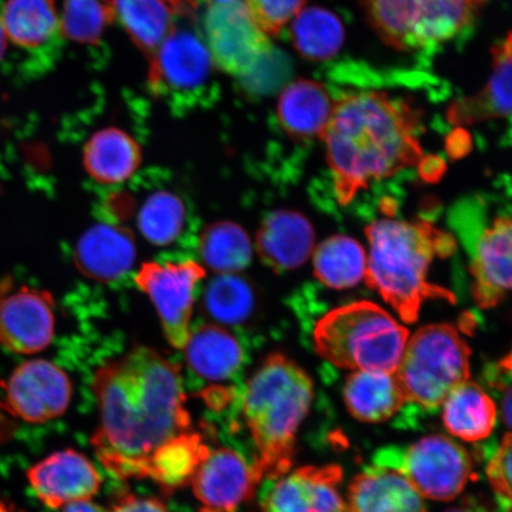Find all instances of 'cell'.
I'll list each match as a JSON object with an SVG mask.
<instances>
[{"label": "cell", "instance_id": "6da1fadb", "mask_svg": "<svg viewBox=\"0 0 512 512\" xmlns=\"http://www.w3.org/2000/svg\"><path fill=\"white\" fill-rule=\"evenodd\" d=\"M100 425L92 446L120 479L146 478L152 454L191 431L181 371L158 351L137 347L94 375Z\"/></svg>", "mask_w": 512, "mask_h": 512}, {"label": "cell", "instance_id": "7a4b0ae2", "mask_svg": "<svg viewBox=\"0 0 512 512\" xmlns=\"http://www.w3.org/2000/svg\"><path fill=\"white\" fill-rule=\"evenodd\" d=\"M421 125L418 108L387 93H350L336 101L320 138L339 204L347 206L371 182L419 165Z\"/></svg>", "mask_w": 512, "mask_h": 512}, {"label": "cell", "instance_id": "3957f363", "mask_svg": "<svg viewBox=\"0 0 512 512\" xmlns=\"http://www.w3.org/2000/svg\"><path fill=\"white\" fill-rule=\"evenodd\" d=\"M370 252L364 281L413 324L427 300L456 303L454 294L428 281L433 261L456 252L454 236L430 221L380 219L366 229Z\"/></svg>", "mask_w": 512, "mask_h": 512}, {"label": "cell", "instance_id": "277c9868", "mask_svg": "<svg viewBox=\"0 0 512 512\" xmlns=\"http://www.w3.org/2000/svg\"><path fill=\"white\" fill-rule=\"evenodd\" d=\"M313 399L311 377L283 354H271L247 382L242 412L255 444L256 473L278 479L291 470L300 425Z\"/></svg>", "mask_w": 512, "mask_h": 512}, {"label": "cell", "instance_id": "5b68a950", "mask_svg": "<svg viewBox=\"0 0 512 512\" xmlns=\"http://www.w3.org/2000/svg\"><path fill=\"white\" fill-rule=\"evenodd\" d=\"M408 338L405 326L368 300L337 307L313 330L317 354L338 368L354 371L394 373Z\"/></svg>", "mask_w": 512, "mask_h": 512}, {"label": "cell", "instance_id": "8992f818", "mask_svg": "<svg viewBox=\"0 0 512 512\" xmlns=\"http://www.w3.org/2000/svg\"><path fill=\"white\" fill-rule=\"evenodd\" d=\"M470 357L456 326L426 325L408 338L394 374L406 401L438 408L454 388L470 380Z\"/></svg>", "mask_w": 512, "mask_h": 512}, {"label": "cell", "instance_id": "52a82bcc", "mask_svg": "<svg viewBox=\"0 0 512 512\" xmlns=\"http://www.w3.org/2000/svg\"><path fill=\"white\" fill-rule=\"evenodd\" d=\"M484 0H361L370 27L388 47L416 51L453 40Z\"/></svg>", "mask_w": 512, "mask_h": 512}, {"label": "cell", "instance_id": "ba28073f", "mask_svg": "<svg viewBox=\"0 0 512 512\" xmlns=\"http://www.w3.org/2000/svg\"><path fill=\"white\" fill-rule=\"evenodd\" d=\"M206 275V268L190 259L145 262L136 273L134 281L155 307L172 348L182 350L188 341L196 288Z\"/></svg>", "mask_w": 512, "mask_h": 512}, {"label": "cell", "instance_id": "9c48e42d", "mask_svg": "<svg viewBox=\"0 0 512 512\" xmlns=\"http://www.w3.org/2000/svg\"><path fill=\"white\" fill-rule=\"evenodd\" d=\"M203 34L214 66L233 76L252 74L272 50L270 36L253 21L245 2L209 5Z\"/></svg>", "mask_w": 512, "mask_h": 512}, {"label": "cell", "instance_id": "30bf717a", "mask_svg": "<svg viewBox=\"0 0 512 512\" xmlns=\"http://www.w3.org/2000/svg\"><path fill=\"white\" fill-rule=\"evenodd\" d=\"M393 469L401 472L422 497L440 502L462 494L473 477L469 453L444 435L416 441Z\"/></svg>", "mask_w": 512, "mask_h": 512}, {"label": "cell", "instance_id": "8fae6325", "mask_svg": "<svg viewBox=\"0 0 512 512\" xmlns=\"http://www.w3.org/2000/svg\"><path fill=\"white\" fill-rule=\"evenodd\" d=\"M4 411L31 424H43L66 413L73 395L69 376L47 360L25 361L3 383Z\"/></svg>", "mask_w": 512, "mask_h": 512}, {"label": "cell", "instance_id": "7c38bea8", "mask_svg": "<svg viewBox=\"0 0 512 512\" xmlns=\"http://www.w3.org/2000/svg\"><path fill=\"white\" fill-rule=\"evenodd\" d=\"M55 302L48 291L8 287L0 294V345L18 355H35L53 342Z\"/></svg>", "mask_w": 512, "mask_h": 512}, {"label": "cell", "instance_id": "4fadbf2b", "mask_svg": "<svg viewBox=\"0 0 512 512\" xmlns=\"http://www.w3.org/2000/svg\"><path fill=\"white\" fill-rule=\"evenodd\" d=\"M213 61L206 44L188 30H175L150 56L151 92L160 98L189 96L207 86Z\"/></svg>", "mask_w": 512, "mask_h": 512}, {"label": "cell", "instance_id": "5bb4252c", "mask_svg": "<svg viewBox=\"0 0 512 512\" xmlns=\"http://www.w3.org/2000/svg\"><path fill=\"white\" fill-rule=\"evenodd\" d=\"M261 482L255 467L229 448L210 451L191 479L200 512H238Z\"/></svg>", "mask_w": 512, "mask_h": 512}, {"label": "cell", "instance_id": "9a60e30c", "mask_svg": "<svg viewBox=\"0 0 512 512\" xmlns=\"http://www.w3.org/2000/svg\"><path fill=\"white\" fill-rule=\"evenodd\" d=\"M27 476L37 498L51 509L91 501L101 486L99 472L83 454L74 450L50 454L30 467Z\"/></svg>", "mask_w": 512, "mask_h": 512}, {"label": "cell", "instance_id": "2e32d148", "mask_svg": "<svg viewBox=\"0 0 512 512\" xmlns=\"http://www.w3.org/2000/svg\"><path fill=\"white\" fill-rule=\"evenodd\" d=\"M343 471L338 465L304 466L278 478L262 504V512H345L338 486Z\"/></svg>", "mask_w": 512, "mask_h": 512}, {"label": "cell", "instance_id": "e0dca14e", "mask_svg": "<svg viewBox=\"0 0 512 512\" xmlns=\"http://www.w3.org/2000/svg\"><path fill=\"white\" fill-rule=\"evenodd\" d=\"M511 220L501 216L484 230L473 254L472 296L480 309H494L511 287Z\"/></svg>", "mask_w": 512, "mask_h": 512}, {"label": "cell", "instance_id": "ac0fdd59", "mask_svg": "<svg viewBox=\"0 0 512 512\" xmlns=\"http://www.w3.org/2000/svg\"><path fill=\"white\" fill-rule=\"evenodd\" d=\"M137 258L133 235L126 228L101 223L89 228L76 243L74 262L85 277L113 283L132 270Z\"/></svg>", "mask_w": 512, "mask_h": 512}, {"label": "cell", "instance_id": "d6986e66", "mask_svg": "<svg viewBox=\"0 0 512 512\" xmlns=\"http://www.w3.org/2000/svg\"><path fill=\"white\" fill-rule=\"evenodd\" d=\"M256 251L273 271L296 270L315 251V229L298 211H274L256 234Z\"/></svg>", "mask_w": 512, "mask_h": 512}, {"label": "cell", "instance_id": "ffe728a7", "mask_svg": "<svg viewBox=\"0 0 512 512\" xmlns=\"http://www.w3.org/2000/svg\"><path fill=\"white\" fill-rule=\"evenodd\" d=\"M345 512H428L422 497L398 470L376 466L349 486Z\"/></svg>", "mask_w": 512, "mask_h": 512}, {"label": "cell", "instance_id": "44dd1931", "mask_svg": "<svg viewBox=\"0 0 512 512\" xmlns=\"http://www.w3.org/2000/svg\"><path fill=\"white\" fill-rule=\"evenodd\" d=\"M511 34L492 48V74L484 88L458 99L448 107L447 120L453 125H471L511 114Z\"/></svg>", "mask_w": 512, "mask_h": 512}, {"label": "cell", "instance_id": "7402d4cb", "mask_svg": "<svg viewBox=\"0 0 512 512\" xmlns=\"http://www.w3.org/2000/svg\"><path fill=\"white\" fill-rule=\"evenodd\" d=\"M335 102L322 83L299 79L280 94L277 117L281 128L294 140L320 138L329 124Z\"/></svg>", "mask_w": 512, "mask_h": 512}, {"label": "cell", "instance_id": "603a6c76", "mask_svg": "<svg viewBox=\"0 0 512 512\" xmlns=\"http://www.w3.org/2000/svg\"><path fill=\"white\" fill-rule=\"evenodd\" d=\"M82 162L94 181L105 185L121 184L142 165V147L127 132L108 127L89 138L83 147Z\"/></svg>", "mask_w": 512, "mask_h": 512}, {"label": "cell", "instance_id": "cb8c5ba5", "mask_svg": "<svg viewBox=\"0 0 512 512\" xmlns=\"http://www.w3.org/2000/svg\"><path fill=\"white\" fill-rule=\"evenodd\" d=\"M0 21L12 46L37 53L61 31L55 0H0Z\"/></svg>", "mask_w": 512, "mask_h": 512}, {"label": "cell", "instance_id": "d4e9b609", "mask_svg": "<svg viewBox=\"0 0 512 512\" xmlns=\"http://www.w3.org/2000/svg\"><path fill=\"white\" fill-rule=\"evenodd\" d=\"M182 350L191 370L207 381L229 379L243 362L238 339L224 326L214 323L191 331Z\"/></svg>", "mask_w": 512, "mask_h": 512}, {"label": "cell", "instance_id": "484cf974", "mask_svg": "<svg viewBox=\"0 0 512 512\" xmlns=\"http://www.w3.org/2000/svg\"><path fill=\"white\" fill-rule=\"evenodd\" d=\"M343 396L350 414L369 424L392 418L407 402L395 374L386 371H354Z\"/></svg>", "mask_w": 512, "mask_h": 512}, {"label": "cell", "instance_id": "4316f807", "mask_svg": "<svg viewBox=\"0 0 512 512\" xmlns=\"http://www.w3.org/2000/svg\"><path fill=\"white\" fill-rule=\"evenodd\" d=\"M136 46L151 56L177 28L176 11L165 0H104Z\"/></svg>", "mask_w": 512, "mask_h": 512}, {"label": "cell", "instance_id": "83f0119b", "mask_svg": "<svg viewBox=\"0 0 512 512\" xmlns=\"http://www.w3.org/2000/svg\"><path fill=\"white\" fill-rule=\"evenodd\" d=\"M443 420L448 433L466 441L488 438L494 430L497 408L477 383L466 381L454 388L443 402Z\"/></svg>", "mask_w": 512, "mask_h": 512}, {"label": "cell", "instance_id": "f1b7e54d", "mask_svg": "<svg viewBox=\"0 0 512 512\" xmlns=\"http://www.w3.org/2000/svg\"><path fill=\"white\" fill-rule=\"evenodd\" d=\"M209 452L200 434L190 431L179 435L152 454L146 478L166 492L175 491L190 484Z\"/></svg>", "mask_w": 512, "mask_h": 512}, {"label": "cell", "instance_id": "f546056e", "mask_svg": "<svg viewBox=\"0 0 512 512\" xmlns=\"http://www.w3.org/2000/svg\"><path fill=\"white\" fill-rule=\"evenodd\" d=\"M313 271L320 283L345 290L364 280L367 255L361 243L345 235L326 239L313 251Z\"/></svg>", "mask_w": 512, "mask_h": 512}, {"label": "cell", "instance_id": "4dcf8cb0", "mask_svg": "<svg viewBox=\"0 0 512 512\" xmlns=\"http://www.w3.org/2000/svg\"><path fill=\"white\" fill-rule=\"evenodd\" d=\"M202 265L217 274H238L251 264L252 241L245 229L232 221H217L203 230L198 243Z\"/></svg>", "mask_w": 512, "mask_h": 512}, {"label": "cell", "instance_id": "1f68e13d", "mask_svg": "<svg viewBox=\"0 0 512 512\" xmlns=\"http://www.w3.org/2000/svg\"><path fill=\"white\" fill-rule=\"evenodd\" d=\"M203 309L214 324L235 326L248 322L256 310V293L238 274H217L203 294Z\"/></svg>", "mask_w": 512, "mask_h": 512}, {"label": "cell", "instance_id": "d6a6232c", "mask_svg": "<svg viewBox=\"0 0 512 512\" xmlns=\"http://www.w3.org/2000/svg\"><path fill=\"white\" fill-rule=\"evenodd\" d=\"M292 40L294 48L305 59H330L342 48L343 24L328 10L304 9L293 19Z\"/></svg>", "mask_w": 512, "mask_h": 512}, {"label": "cell", "instance_id": "836d02e7", "mask_svg": "<svg viewBox=\"0 0 512 512\" xmlns=\"http://www.w3.org/2000/svg\"><path fill=\"white\" fill-rule=\"evenodd\" d=\"M185 220L187 208L181 198L169 191H157L140 209L138 228L151 245L166 247L182 234Z\"/></svg>", "mask_w": 512, "mask_h": 512}, {"label": "cell", "instance_id": "e575fe53", "mask_svg": "<svg viewBox=\"0 0 512 512\" xmlns=\"http://www.w3.org/2000/svg\"><path fill=\"white\" fill-rule=\"evenodd\" d=\"M111 22V11L104 0H64L61 32L69 40L96 43Z\"/></svg>", "mask_w": 512, "mask_h": 512}, {"label": "cell", "instance_id": "d590c367", "mask_svg": "<svg viewBox=\"0 0 512 512\" xmlns=\"http://www.w3.org/2000/svg\"><path fill=\"white\" fill-rule=\"evenodd\" d=\"M307 0H246L253 21L267 36L278 35L304 10Z\"/></svg>", "mask_w": 512, "mask_h": 512}, {"label": "cell", "instance_id": "8d00e7d4", "mask_svg": "<svg viewBox=\"0 0 512 512\" xmlns=\"http://www.w3.org/2000/svg\"><path fill=\"white\" fill-rule=\"evenodd\" d=\"M511 466H512V438L511 433L504 435L501 446L492 457L486 469L489 482L495 494L501 498L507 511L511 510Z\"/></svg>", "mask_w": 512, "mask_h": 512}, {"label": "cell", "instance_id": "74e56055", "mask_svg": "<svg viewBox=\"0 0 512 512\" xmlns=\"http://www.w3.org/2000/svg\"><path fill=\"white\" fill-rule=\"evenodd\" d=\"M110 512H169L156 498H144L134 495L121 497Z\"/></svg>", "mask_w": 512, "mask_h": 512}, {"label": "cell", "instance_id": "f35d334b", "mask_svg": "<svg viewBox=\"0 0 512 512\" xmlns=\"http://www.w3.org/2000/svg\"><path fill=\"white\" fill-rule=\"evenodd\" d=\"M62 512H110L100 507L98 504H94L91 501H81L70 503L63 507Z\"/></svg>", "mask_w": 512, "mask_h": 512}, {"label": "cell", "instance_id": "ab89813d", "mask_svg": "<svg viewBox=\"0 0 512 512\" xmlns=\"http://www.w3.org/2000/svg\"><path fill=\"white\" fill-rule=\"evenodd\" d=\"M176 14H191L196 9L197 0H165Z\"/></svg>", "mask_w": 512, "mask_h": 512}, {"label": "cell", "instance_id": "60d3db41", "mask_svg": "<svg viewBox=\"0 0 512 512\" xmlns=\"http://www.w3.org/2000/svg\"><path fill=\"white\" fill-rule=\"evenodd\" d=\"M8 49H9L8 38H6L2 21H0V66H2V63L5 60L6 54H8Z\"/></svg>", "mask_w": 512, "mask_h": 512}, {"label": "cell", "instance_id": "b9f144b4", "mask_svg": "<svg viewBox=\"0 0 512 512\" xmlns=\"http://www.w3.org/2000/svg\"><path fill=\"white\" fill-rule=\"evenodd\" d=\"M204 2H207L209 5H214V4L238 3V2H242V0H204Z\"/></svg>", "mask_w": 512, "mask_h": 512}, {"label": "cell", "instance_id": "7bdbcfd3", "mask_svg": "<svg viewBox=\"0 0 512 512\" xmlns=\"http://www.w3.org/2000/svg\"><path fill=\"white\" fill-rule=\"evenodd\" d=\"M447 512H470V511H466L465 509H453V510H450Z\"/></svg>", "mask_w": 512, "mask_h": 512}]
</instances>
